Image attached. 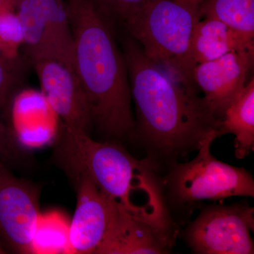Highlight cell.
Masks as SVG:
<instances>
[{
	"instance_id": "cell-18",
	"label": "cell",
	"mask_w": 254,
	"mask_h": 254,
	"mask_svg": "<svg viewBox=\"0 0 254 254\" xmlns=\"http://www.w3.org/2000/svg\"><path fill=\"white\" fill-rule=\"evenodd\" d=\"M23 46L21 22L14 10L0 12V47L11 56H19Z\"/></svg>"
},
{
	"instance_id": "cell-1",
	"label": "cell",
	"mask_w": 254,
	"mask_h": 254,
	"mask_svg": "<svg viewBox=\"0 0 254 254\" xmlns=\"http://www.w3.org/2000/svg\"><path fill=\"white\" fill-rule=\"evenodd\" d=\"M135 128L155 149L167 155H185L199 148L220 123L204 98L177 81L151 61L131 37L124 42Z\"/></svg>"
},
{
	"instance_id": "cell-11",
	"label": "cell",
	"mask_w": 254,
	"mask_h": 254,
	"mask_svg": "<svg viewBox=\"0 0 254 254\" xmlns=\"http://www.w3.org/2000/svg\"><path fill=\"white\" fill-rule=\"evenodd\" d=\"M168 227L153 225L118 206L111 226L96 254L168 253L173 239Z\"/></svg>"
},
{
	"instance_id": "cell-2",
	"label": "cell",
	"mask_w": 254,
	"mask_h": 254,
	"mask_svg": "<svg viewBox=\"0 0 254 254\" xmlns=\"http://www.w3.org/2000/svg\"><path fill=\"white\" fill-rule=\"evenodd\" d=\"M74 40L73 68L93 125L110 136L135 129L128 70L110 19L93 0H66Z\"/></svg>"
},
{
	"instance_id": "cell-20",
	"label": "cell",
	"mask_w": 254,
	"mask_h": 254,
	"mask_svg": "<svg viewBox=\"0 0 254 254\" xmlns=\"http://www.w3.org/2000/svg\"><path fill=\"white\" fill-rule=\"evenodd\" d=\"M22 153L7 125L0 119V160L8 165L19 160Z\"/></svg>"
},
{
	"instance_id": "cell-19",
	"label": "cell",
	"mask_w": 254,
	"mask_h": 254,
	"mask_svg": "<svg viewBox=\"0 0 254 254\" xmlns=\"http://www.w3.org/2000/svg\"><path fill=\"white\" fill-rule=\"evenodd\" d=\"M148 0H93L98 9L109 19L123 23L135 14Z\"/></svg>"
},
{
	"instance_id": "cell-13",
	"label": "cell",
	"mask_w": 254,
	"mask_h": 254,
	"mask_svg": "<svg viewBox=\"0 0 254 254\" xmlns=\"http://www.w3.org/2000/svg\"><path fill=\"white\" fill-rule=\"evenodd\" d=\"M191 50L193 61L198 64L218 59L231 51L254 53V42L218 20L204 18L193 29Z\"/></svg>"
},
{
	"instance_id": "cell-21",
	"label": "cell",
	"mask_w": 254,
	"mask_h": 254,
	"mask_svg": "<svg viewBox=\"0 0 254 254\" xmlns=\"http://www.w3.org/2000/svg\"><path fill=\"white\" fill-rule=\"evenodd\" d=\"M14 9V5L11 4L9 0H0V12Z\"/></svg>"
},
{
	"instance_id": "cell-24",
	"label": "cell",
	"mask_w": 254,
	"mask_h": 254,
	"mask_svg": "<svg viewBox=\"0 0 254 254\" xmlns=\"http://www.w3.org/2000/svg\"><path fill=\"white\" fill-rule=\"evenodd\" d=\"M4 251L1 248V245H0V254H4Z\"/></svg>"
},
{
	"instance_id": "cell-5",
	"label": "cell",
	"mask_w": 254,
	"mask_h": 254,
	"mask_svg": "<svg viewBox=\"0 0 254 254\" xmlns=\"http://www.w3.org/2000/svg\"><path fill=\"white\" fill-rule=\"evenodd\" d=\"M16 9L31 63L57 60L73 68L74 40L66 0H21Z\"/></svg>"
},
{
	"instance_id": "cell-4",
	"label": "cell",
	"mask_w": 254,
	"mask_h": 254,
	"mask_svg": "<svg viewBox=\"0 0 254 254\" xmlns=\"http://www.w3.org/2000/svg\"><path fill=\"white\" fill-rule=\"evenodd\" d=\"M220 136L214 132L203 141L193 160L177 163L169 177L174 196L182 203L219 200L232 196L254 197V180L245 168L220 161L210 153Z\"/></svg>"
},
{
	"instance_id": "cell-22",
	"label": "cell",
	"mask_w": 254,
	"mask_h": 254,
	"mask_svg": "<svg viewBox=\"0 0 254 254\" xmlns=\"http://www.w3.org/2000/svg\"><path fill=\"white\" fill-rule=\"evenodd\" d=\"M180 4L188 5V6H199L205 0H175Z\"/></svg>"
},
{
	"instance_id": "cell-16",
	"label": "cell",
	"mask_w": 254,
	"mask_h": 254,
	"mask_svg": "<svg viewBox=\"0 0 254 254\" xmlns=\"http://www.w3.org/2000/svg\"><path fill=\"white\" fill-rule=\"evenodd\" d=\"M33 254L72 253L69 222L58 212L41 213L32 241Z\"/></svg>"
},
{
	"instance_id": "cell-7",
	"label": "cell",
	"mask_w": 254,
	"mask_h": 254,
	"mask_svg": "<svg viewBox=\"0 0 254 254\" xmlns=\"http://www.w3.org/2000/svg\"><path fill=\"white\" fill-rule=\"evenodd\" d=\"M41 213L39 190L15 176L0 160V245L5 253L33 254L32 241Z\"/></svg>"
},
{
	"instance_id": "cell-8",
	"label": "cell",
	"mask_w": 254,
	"mask_h": 254,
	"mask_svg": "<svg viewBox=\"0 0 254 254\" xmlns=\"http://www.w3.org/2000/svg\"><path fill=\"white\" fill-rule=\"evenodd\" d=\"M32 64L42 94L62 123L90 135L93 125L91 112L74 68L53 60Z\"/></svg>"
},
{
	"instance_id": "cell-3",
	"label": "cell",
	"mask_w": 254,
	"mask_h": 254,
	"mask_svg": "<svg viewBox=\"0 0 254 254\" xmlns=\"http://www.w3.org/2000/svg\"><path fill=\"white\" fill-rule=\"evenodd\" d=\"M201 19L199 6L175 0H148L123 23L151 61L187 88L195 91L192 56L193 29Z\"/></svg>"
},
{
	"instance_id": "cell-10",
	"label": "cell",
	"mask_w": 254,
	"mask_h": 254,
	"mask_svg": "<svg viewBox=\"0 0 254 254\" xmlns=\"http://www.w3.org/2000/svg\"><path fill=\"white\" fill-rule=\"evenodd\" d=\"M254 56L250 52L231 51L193 68L195 86L203 91L205 103L220 123L227 107L247 84Z\"/></svg>"
},
{
	"instance_id": "cell-23",
	"label": "cell",
	"mask_w": 254,
	"mask_h": 254,
	"mask_svg": "<svg viewBox=\"0 0 254 254\" xmlns=\"http://www.w3.org/2000/svg\"><path fill=\"white\" fill-rule=\"evenodd\" d=\"M9 1L11 3V4L14 5L15 9H16V6H17L18 3H19L21 0H9Z\"/></svg>"
},
{
	"instance_id": "cell-14",
	"label": "cell",
	"mask_w": 254,
	"mask_h": 254,
	"mask_svg": "<svg viewBox=\"0 0 254 254\" xmlns=\"http://www.w3.org/2000/svg\"><path fill=\"white\" fill-rule=\"evenodd\" d=\"M220 133L235 137V156L245 158L254 146V80L245 85L227 107L220 122Z\"/></svg>"
},
{
	"instance_id": "cell-17",
	"label": "cell",
	"mask_w": 254,
	"mask_h": 254,
	"mask_svg": "<svg viewBox=\"0 0 254 254\" xmlns=\"http://www.w3.org/2000/svg\"><path fill=\"white\" fill-rule=\"evenodd\" d=\"M21 56H11L0 47V115L7 125L10 109L23 83V64Z\"/></svg>"
},
{
	"instance_id": "cell-6",
	"label": "cell",
	"mask_w": 254,
	"mask_h": 254,
	"mask_svg": "<svg viewBox=\"0 0 254 254\" xmlns=\"http://www.w3.org/2000/svg\"><path fill=\"white\" fill-rule=\"evenodd\" d=\"M254 208L245 203L206 207L186 231L195 254H253Z\"/></svg>"
},
{
	"instance_id": "cell-9",
	"label": "cell",
	"mask_w": 254,
	"mask_h": 254,
	"mask_svg": "<svg viewBox=\"0 0 254 254\" xmlns=\"http://www.w3.org/2000/svg\"><path fill=\"white\" fill-rule=\"evenodd\" d=\"M73 185L77 192V203L69 222L71 252L96 254L111 226L118 205L88 179H82Z\"/></svg>"
},
{
	"instance_id": "cell-15",
	"label": "cell",
	"mask_w": 254,
	"mask_h": 254,
	"mask_svg": "<svg viewBox=\"0 0 254 254\" xmlns=\"http://www.w3.org/2000/svg\"><path fill=\"white\" fill-rule=\"evenodd\" d=\"M201 18L218 20L246 38L254 39V0H205Z\"/></svg>"
},
{
	"instance_id": "cell-12",
	"label": "cell",
	"mask_w": 254,
	"mask_h": 254,
	"mask_svg": "<svg viewBox=\"0 0 254 254\" xmlns=\"http://www.w3.org/2000/svg\"><path fill=\"white\" fill-rule=\"evenodd\" d=\"M53 113L43 94L15 96L7 126L21 150L40 148L55 139L60 127L55 125Z\"/></svg>"
}]
</instances>
